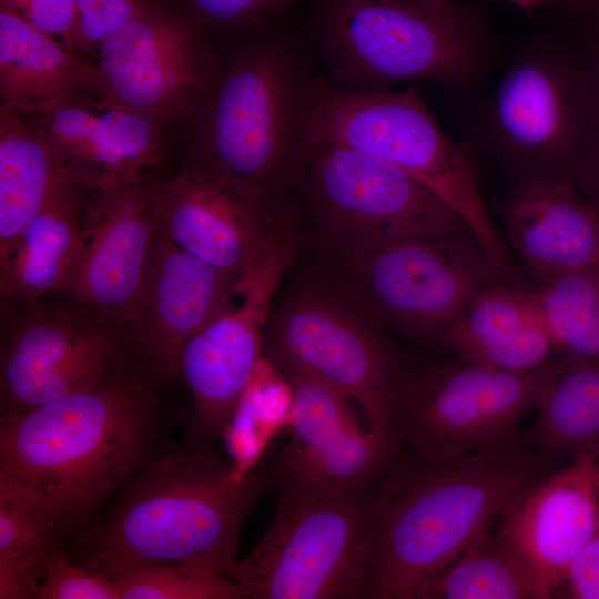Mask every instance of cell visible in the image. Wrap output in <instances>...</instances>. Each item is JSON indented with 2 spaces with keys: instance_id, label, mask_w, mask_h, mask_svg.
<instances>
[{
  "instance_id": "cell-1",
  "label": "cell",
  "mask_w": 599,
  "mask_h": 599,
  "mask_svg": "<svg viewBox=\"0 0 599 599\" xmlns=\"http://www.w3.org/2000/svg\"><path fill=\"white\" fill-rule=\"evenodd\" d=\"M213 441L161 443L91 524L63 538L61 550L110 580L161 564L233 579L245 519L281 480V468L275 458L238 470Z\"/></svg>"
},
{
  "instance_id": "cell-2",
  "label": "cell",
  "mask_w": 599,
  "mask_h": 599,
  "mask_svg": "<svg viewBox=\"0 0 599 599\" xmlns=\"http://www.w3.org/2000/svg\"><path fill=\"white\" fill-rule=\"evenodd\" d=\"M549 471L521 433L460 455H424L398 446L362 497L364 599H415L497 522L522 488Z\"/></svg>"
},
{
  "instance_id": "cell-3",
  "label": "cell",
  "mask_w": 599,
  "mask_h": 599,
  "mask_svg": "<svg viewBox=\"0 0 599 599\" xmlns=\"http://www.w3.org/2000/svg\"><path fill=\"white\" fill-rule=\"evenodd\" d=\"M140 366L113 383L0 417V473L54 508L64 538L98 517L160 446L167 416Z\"/></svg>"
},
{
  "instance_id": "cell-4",
  "label": "cell",
  "mask_w": 599,
  "mask_h": 599,
  "mask_svg": "<svg viewBox=\"0 0 599 599\" xmlns=\"http://www.w3.org/2000/svg\"><path fill=\"white\" fill-rule=\"evenodd\" d=\"M316 85L293 40L272 30L252 38L216 69L200 103V164L275 203L295 169Z\"/></svg>"
},
{
  "instance_id": "cell-5",
  "label": "cell",
  "mask_w": 599,
  "mask_h": 599,
  "mask_svg": "<svg viewBox=\"0 0 599 599\" xmlns=\"http://www.w3.org/2000/svg\"><path fill=\"white\" fill-rule=\"evenodd\" d=\"M326 145L372 154L419 181L465 221L506 283L529 288L487 211L474 160L445 135L414 88L390 92L317 84L300 153Z\"/></svg>"
},
{
  "instance_id": "cell-6",
  "label": "cell",
  "mask_w": 599,
  "mask_h": 599,
  "mask_svg": "<svg viewBox=\"0 0 599 599\" xmlns=\"http://www.w3.org/2000/svg\"><path fill=\"white\" fill-rule=\"evenodd\" d=\"M337 255L339 291L383 328L426 343L439 344L483 290L506 283L470 234L396 237Z\"/></svg>"
},
{
  "instance_id": "cell-7",
  "label": "cell",
  "mask_w": 599,
  "mask_h": 599,
  "mask_svg": "<svg viewBox=\"0 0 599 599\" xmlns=\"http://www.w3.org/2000/svg\"><path fill=\"white\" fill-rule=\"evenodd\" d=\"M485 139L522 175L569 181L599 143V79L587 50L544 42L507 69L483 113Z\"/></svg>"
},
{
  "instance_id": "cell-8",
  "label": "cell",
  "mask_w": 599,
  "mask_h": 599,
  "mask_svg": "<svg viewBox=\"0 0 599 599\" xmlns=\"http://www.w3.org/2000/svg\"><path fill=\"white\" fill-rule=\"evenodd\" d=\"M317 24L327 59L349 89L412 80L460 87L485 54L474 14L446 22L408 0H323Z\"/></svg>"
},
{
  "instance_id": "cell-9",
  "label": "cell",
  "mask_w": 599,
  "mask_h": 599,
  "mask_svg": "<svg viewBox=\"0 0 599 599\" xmlns=\"http://www.w3.org/2000/svg\"><path fill=\"white\" fill-rule=\"evenodd\" d=\"M266 335L276 364L337 389L361 407L368 427L393 430L413 369L386 329L336 286L300 285L271 316Z\"/></svg>"
},
{
  "instance_id": "cell-10",
  "label": "cell",
  "mask_w": 599,
  "mask_h": 599,
  "mask_svg": "<svg viewBox=\"0 0 599 599\" xmlns=\"http://www.w3.org/2000/svg\"><path fill=\"white\" fill-rule=\"evenodd\" d=\"M366 551L362 497L282 480L273 519L233 580L245 599H363Z\"/></svg>"
},
{
  "instance_id": "cell-11",
  "label": "cell",
  "mask_w": 599,
  "mask_h": 599,
  "mask_svg": "<svg viewBox=\"0 0 599 599\" xmlns=\"http://www.w3.org/2000/svg\"><path fill=\"white\" fill-rule=\"evenodd\" d=\"M294 255L278 220L217 312L185 345L179 365L193 398L184 439L212 441L231 426L261 363L272 302Z\"/></svg>"
},
{
  "instance_id": "cell-12",
  "label": "cell",
  "mask_w": 599,
  "mask_h": 599,
  "mask_svg": "<svg viewBox=\"0 0 599 599\" xmlns=\"http://www.w3.org/2000/svg\"><path fill=\"white\" fill-rule=\"evenodd\" d=\"M558 357L525 372L464 363L413 370L393 419L398 446L424 455H460L518 436L522 419L548 389Z\"/></svg>"
},
{
  "instance_id": "cell-13",
  "label": "cell",
  "mask_w": 599,
  "mask_h": 599,
  "mask_svg": "<svg viewBox=\"0 0 599 599\" xmlns=\"http://www.w3.org/2000/svg\"><path fill=\"white\" fill-rule=\"evenodd\" d=\"M294 171L301 174L307 207L337 248L405 236L473 235L434 192L372 154L308 148Z\"/></svg>"
},
{
  "instance_id": "cell-14",
  "label": "cell",
  "mask_w": 599,
  "mask_h": 599,
  "mask_svg": "<svg viewBox=\"0 0 599 599\" xmlns=\"http://www.w3.org/2000/svg\"><path fill=\"white\" fill-rule=\"evenodd\" d=\"M0 417L119 380L136 368L125 328L54 302L6 307ZM140 362V361H139Z\"/></svg>"
},
{
  "instance_id": "cell-15",
  "label": "cell",
  "mask_w": 599,
  "mask_h": 599,
  "mask_svg": "<svg viewBox=\"0 0 599 599\" xmlns=\"http://www.w3.org/2000/svg\"><path fill=\"white\" fill-rule=\"evenodd\" d=\"M97 68L102 100L165 125L200 105L217 65L195 22L148 1L101 45Z\"/></svg>"
},
{
  "instance_id": "cell-16",
  "label": "cell",
  "mask_w": 599,
  "mask_h": 599,
  "mask_svg": "<svg viewBox=\"0 0 599 599\" xmlns=\"http://www.w3.org/2000/svg\"><path fill=\"white\" fill-rule=\"evenodd\" d=\"M158 233L154 181L145 177L92 191L83 248L61 288L48 300L128 331Z\"/></svg>"
},
{
  "instance_id": "cell-17",
  "label": "cell",
  "mask_w": 599,
  "mask_h": 599,
  "mask_svg": "<svg viewBox=\"0 0 599 599\" xmlns=\"http://www.w3.org/2000/svg\"><path fill=\"white\" fill-rule=\"evenodd\" d=\"M19 112L49 143L68 180L90 191L148 177L166 152L162 123L102 99Z\"/></svg>"
},
{
  "instance_id": "cell-18",
  "label": "cell",
  "mask_w": 599,
  "mask_h": 599,
  "mask_svg": "<svg viewBox=\"0 0 599 599\" xmlns=\"http://www.w3.org/2000/svg\"><path fill=\"white\" fill-rule=\"evenodd\" d=\"M599 461L570 464L522 488L497 520L506 541L541 599L565 598L569 569L595 525Z\"/></svg>"
},
{
  "instance_id": "cell-19",
  "label": "cell",
  "mask_w": 599,
  "mask_h": 599,
  "mask_svg": "<svg viewBox=\"0 0 599 599\" xmlns=\"http://www.w3.org/2000/svg\"><path fill=\"white\" fill-rule=\"evenodd\" d=\"M159 229L174 244L217 268L241 274L280 220L275 203L202 164L155 182Z\"/></svg>"
},
{
  "instance_id": "cell-20",
  "label": "cell",
  "mask_w": 599,
  "mask_h": 599,
  "mask_svg": "<svg viewBox=\"0 0 599 599\" xmlns=\"http://www.w3.org/2000/svg\"><path fill=\"white\" fill-rule=\"evenodd\" d=\"M238 275L191 255L159 229L128 323L141 365L153 375L179 374L185 345L217 312Z\"/></svg>"
},
{
  "instance_id": "cell-21",
  "label": "cell",
  "mask_w": 599,
  "mask_h": 599,
  "mask_svg": "<svg viewBox=\"0 0 599 599\" xmlns=\"http://www.w3.org/2000/svg\"><path fill=\"white\" fill-rule=\"evenodd\" d=\"M504 215L508 243L537 287L599 267V214L570 181L521 176L506 199Z\"/></svg>"
},
{
  "instance_id": "cell-22",
  "label": "cell",
  "mask_w": 599,
  "mask_h": 599,
  "mask_svg": "<svg viewBox=\"0 0 599 599\" xmlns=\"http://www.w3.org/2000/svg\"><path fill=\"white\" fill-rule=\"evenodd\" d=\"M92 191L64 183L0 254L2 308L52 297L84 245L85 209Z\"/></svg>"
},
{
  "instance_id": "cell-23",
  "label": "cell",
  "mask_w": 599,
  "mask_h": 599,
  "mask_svg": "<svg viewBox=\"0 0 599 599\" xmlns=\"http://www.w3.org/2000/svg\"><path fill=\"white\" fill-rule=\"evenodd\" d=\"M0 95L1 106L17 111L102 99L97 63L6 10H0Z\"/></svg>"
},
{
  "instance_id": "cell-24",
  "label": "cell",
  "mask_w": 599,
  "mask_h": 599,
  "mask_svg": "<svg viewBox=\"0 0 599 599\" xmlns=\"http://www.w3.org/2000/svg\"><path fill=\"white\" fill-rule=\"evenodd\" d=\"M532 423L521 436L555 470L599 461V362L559 353L557 368Z\"/></svg>"
},
{
  "instance_id": "cell-25",
  "label": "cell",
  "mask_w": 599,
  "mask_h": 599,
  "mask_svg": "<svg viewBox=\"0 0 599 599\" xmlns=\"http://www.w3.org/2000/svg\"><path fill=\"white\" fill-rule=\"evenodd\" d=\"M64 183L71 182L44 138L0 105V254Z\"/></svg>"
},
{
  "instance_id": "cell-26",
  "label": "cell",
  "mask_w": 599,
  "mask_h": 599,
  "mask_svg": "<svg viewBox=\"0 0 599 599\" xmlns=\"http://www.w3.org/2000/svg\"><path fill=\"white\" fill-rule=\"evenodd\" d=\"M398 448L394 430L356 422L335 438L309 448L285 446L281 480L307 488L363 497Z\"/></svg>"
},
{
  "instance_id": "cell-27",
  "label": "cell",
  "mask_w": 599,
  "mask_h": 599,
  "mask_svg": "<svg viewBox=\"0 0 599 599\" xmlns=\"http://www.w3.org/2000/svg\"><path fill=\"white\" fill-rule=\"evenodd\" d=\"M415 599H541V596L506 541L491 527L426 582Z\"/></svg>"
},
{
  "instance_id": "cell-28",
  "label": "cell",
  "mask_w": 599,
  "mask_h": 599,
  "mask_svg": "<svg viewBox=\"0 0 599 599\" xmlns=\"http://www.w3.org/2000/svg\"><path fill=\"white\" fill-rule=\"evenodd\" d=\"M529 327L549 331L536 291L496 283L474 298L439 344L456 352L461 363H466L477 352Z\"/></svg>"
},
{
  "instance_id": "cell-29",
  "label": "cell",
  "mask_w": 599,
  "mask_h": 599,
  "mask_svg": "<svg viewBox=\"0 0 599 599\" xmlns=\"http://www.w3.org/2000/svg\"><path fill=\"white\" fill-rule=\"evenodd\" d=\"M559 353L599 362V275L596 270L554 277L536 290Z\"/></svg>"
},
{
  "instance_id": "cell-30",
  "label": "cell",
  "mask_w": 599,
  "mask_h": 599,
  "mask_svg": "<svg viewBox=\"0 0 599 599\" xmlns=\"http://www.w3.org/2000/svg\"><path fill=\"white\" fill-rule=\"evenodd\" d=\"M64 538L60 519L35 490L0 473V564L45 556Z\"/></svg>"
},
{
  "instance_id": "cell-31",
  "label": "cell",
  "mask_w": 599,
  "mask_h": 599,
  "mask_svg": "<svg viewBox=\"0 0 599 599\" xmlns=\"http://www.w3.org/2000/svg\"><path fill=\"white\" fill-rule=\"evenodd\" d=\"M121 599H245L226 575L201 566L161 564L111 578Z\"/></svg>"
},
{
  "instance_id": "cell-32",
  "label": "cell",
  "mask_w": 599,
  "mask_h": 599,
  "mask_svg": "<svg viewBox=\"0 0 599 599\" xmlns=\"http://www.w3.org/2000/svg\"><path fill=\"white\" fill-rule=\"evenodd\" d=\"M37 599H121V595L113 581L75 565L58 547L44 557Z\"/></svg>"
},
{
  "instance_id": "cell-33",
  "label": "cell",
  "mask_w": 599,
  "mask_h": 599,
  "mask_svg": "<svg viewBox=\"0 0 599 599\" xmlns=\"http://www.w3.org/2000/svg\"><path fill=\"white\" fill-rule=\"evenodd\" d=\"M0 10L9 11L33 28L80 51L79 9L75 0H0Z\"/></svg>"
},
{
  "instance_id": "cell-34",
  "label": "cell",
  "mask_w": 599,
  "mask_h": 599,
  "mask_svg": "<svg viewBox=\"0 0 599 599\" xmlns=\"http://www.w3.org/2000/svg\"><path fill=\"white\" fill-rule=\"evenodd\" d=\"M79 9L81 52L99 51L120 28L132 20L148 0H75Z\"/></svg>"
},
{
  "instance_id": "cell-35",
  "label": "cell",
  "mask_w": 599,
  "mask_h": 599,
  "mask_svg": "<svg viewBox=\"0 0 599 599\" xmlns=\"http://www.w3.org/2000/svg\"><path fill=\"white\" fill-rule=\"evenodd\" d=\"M193 16L215 27H262L292 0H183Z\"/></svg>"
},
{
  "instance_id": "cell-36",
  "label": "cell",
  "mask_w": 599,
  "mask_h": 599,
  "mask_svg": "<svg viewBox=\"0 0 599 599\" xmlns=\"http://www.w3.org/2000/svg\"><path fill=\"white\" fill-rule=\"evenodd\" d=\"M565 598L599 599V489L595 525L569 569Z\"/></svg>"
},
{
  "instance_id": "cell-37",
  "label": "cell",
  "mask_w": 599,
  "mask_h": 599,
  "mask_svg": "<svg viewBox=\"0 0 599 599\" xmlns=\"http://www.w3.org/2000/svg\"><path fill=\"white\" fill-rule=\"evenodd\" d=\"M45 556L0 564V599H37Z\"/></svg>"
},
{
  "instance_id": "cell-38",
  "label": "cell",
  "mask_w": 599,
  "mask_h": 599,
  "mask_svg": "<svg viewBox=\"0 0 599 599\" xmlns=\"http://www.w3.org/2000/svg\"><path fill=\"white\" fill-rule=\"evenodd\" d=\"M569 181L599 214V143L579 162Z\"/></svg>"
},
{
  "instance_id": "cell-39",
  "label": "cell",
  "mask_w": 599,
  "mask_h": 599,
  "mask_svg": "<svg viewBox=\"0 0 599 599\" xmlns=\"http://www.w3.org/2000/svg\"><path fill=\"white\" fill-rule=\"evenodd\" d=\"M582 22L588 31L599 27V0H538Z\"/></svg>"
},
{
  "instance_id": "cell-40",
  "label": "cell",
  "mask_w": 599,
  "mask_h": 599,
  "mask_svg": "<svg viewBox=\"0 0 599 599\" xmlns=\"http://www.w3.org/2000/svg\"><path fill=\"white\" fill-rule=\"evenodd\" d=\"M435 17L446 21V22H460L469 17L473 13L456 3L453 0H408Z\"/></svg>"
},
{
  "instance_id": "cell-41",
  "label": "cell",
  "mask_w": 599,
  "mask_h": 599,
  "mask_svg": "<svg viewBox=\"0 0 599 599\" xmlns=\"http://www.w3.org/2000/svg\"><path fill=\"white\" fill-rule=\"evenodd\" d=\"M586 50L599 79V27L589 32V43Z\"/></svg>"
},
{
  "instance_id": "cell-42",
  "label": "cell",
  "mask_w": 599,
  "mask_h": 599,
  "mask_svg": "<svg viewBox=\"0 0 599 599\" xmlns=\"http://www.w3.org/2000/svg\"><path fill=\"white\" fill-rule=\"evenodd\" d=\"M514 2L515 4L519 6L526 11H530L534 9V7L538 6V0H508Z\"/></svg>"
},
{
  "instance_id": "cell-43",
  "label": "cell",
  "mask_w": 599,
  "mask_h": 599,
  "mask_svg": "<svg viewBox=\"0 0 599 599\" xmlns=\"http://www.w3.org/2000/svg\"><path fill=\"white\" fill-rule=\"evenodd\" d=\"M596 271H597V273H598V275H599V267H598Z\"/></svg>"
}]
</instances>
